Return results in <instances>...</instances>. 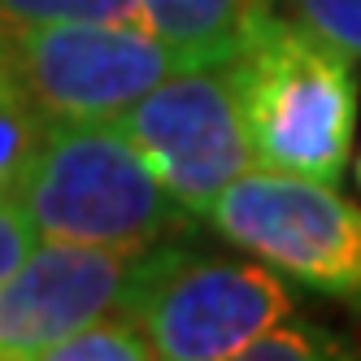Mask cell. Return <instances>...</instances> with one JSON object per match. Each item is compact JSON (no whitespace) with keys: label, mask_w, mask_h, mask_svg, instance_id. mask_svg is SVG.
<instances>
[{"label":"cell","mask_w":361,"mask_h":361,"mask_svg":"<svg viewBox=\"0 0 361 361\" xmlns=\"http://www.w3.org/2000/svg\"><path fill=\"white\" fill-rule=\"evenodd\" d=\"M257 166L335 183L353 157L361 57L288 9L257 0L226 61Z\"/></svg>","instance_id":"cell-1"},{"label":"cell","mask_w":361,"mask_h":361,"mask_svg":"<svg viewBox=\"0 0 361 361\" xmlns=\"http://www.w3.org/2000/svg\"><path fill=\"white\" fill-rule=\"evenodd\" d=\"M39 240L92 248H157L196 218L183 209L118 122H53L13 192Z\"/></svg>","instance_id":"cell-2"},{"label":"cell","mask_w":361,"mask_h":361,"mask_svg":"<svg viewBox=\"0 0 361 361\" xmlns=\"http://www.w3.org/2000/svg\"><path fill=\"white\" fill-rule=\"evenodd\" d=\"M292 314V288L274 266L166 240L148 252L126 318L144 326L161 361H231Z\"/></svg>","instance_id":"cell-3"},{"label":"cell","mask_w":361,"mask_h":361,"mask_svg":"<svg viewBox=\"0 0 361 361\" xmlns=\"http://www.w3.org/2000/svg\"><path fill=\"white\" fill-rule=\"evenodd\" d=\"M204 222L288 283L361 314V204L335 183L252 166L209 204Z\"/></svg>","instance_id":"cell-4"},{"label":"cell","mask_w":361,"mask_h":361,"mask_svg":"<svg viewBox=\"0 0 361 361\" xmlns=\"http://www.w3.org/2000/svg\"><path fill=\"white\" fill-rule=\"evenodd\" d=\"M0 48L48 122H118L183 70L144 22H0Z\"/></svg>","instance_id":"cell-5"},{"label":"cell","mask_w":361,"mask_h":361,"mask_svg":"<svg viewBox=\"0 0 361 361\" xmlns=\"http://www.w3.org/2000/svg\"><path fill=\"white\" fill-rule=\"evenodd\" d=\"M118 126L148 157L166 192L196 218L257 166L226 61L166 74L118 118Z\"/></svg>","instance_id":"cell-6"},{"label":"cell","mask_w":361,"mask_h":361,"mask_svg":"<svg viewBox=\"0 0 361 361\" xmlns=\"http://www.w3.org/2000/svg\"><path fill=\"white\" fill-rule=\"evenodd\" d=\"M148 252L39 240V248L0 283V361H35L44 348L135 305Z\"/></svg>","instance_id":"cell-7"},{"label":"cell","mask_w":361,"mask_h":361,"mask_svg":"<svg viewBox=\"0 0 361 361\" xmlns=\"http://www.w3.org/2000/svg\"><path fill=\"white\" fill-rule=\"evenodd\" d=\"M257 0H140V22L183 66L231 61Z\"/></svg>","instance_id":"cell-8"},{"label":"cell","mask_w":361,"mask_h":361,"mask_svg":"<svg viewBox=\"0 0 361 361\" xmlns=\"http://www.w3.org/2000/svg\"><path fill=\"white\" fill-rule=\"evenodd\" d=\"M48 126L53 122L35 109V100L18 83L5 48H0V196L18 192L22 174H27V166H31Z\"/></svg>","instance_id":"cell-9"},{"label":"cell","mask_w":361,"mask_h":361,"mask_svg":"<svg viewBox=\"0 0 361 361\" xmlns=\"http://www.w3.org/2000/svg\"><path fill=\"white\" fill-rule=\"evenodd\" d=\"M231 361H361V340L326 322H309L292 314Z\"/></svg>","instance_id":"cell-10"},{"label":"cell","mask_w":361,"mask_h":361,"mask_svg":"<svg viewBox=\"0 0 361 361\" xmlns=\"http://www.w3.org/2000/svg\"><path fill=\"white\" fill-rule=\"evenodd\" d=\"M35 361H161L135 318H105L44 348Z\"/></svg>","instance_id":"cell-11"},{"label":"cell","mask_w":361,"mask_h":361,"mask_svg":"<svg viewBox=\"0 0 361 361\" xmlns=\"http://www.w3.org/2000/svg\"><path fill=\"white\" fill-rule=\"evenodd\" d=\"M0 22H140V0H0Z\"/></svg>","instance_id":"cell-12"},{"label":"cell","mask_w":361,"mask_h":361,"mask_svg":"<svg viewBox=\"0 0 361 361\" xmlns=\"http://www.w3.org/2000/svg\"><path fill=\"white\" fill-rule=\"evenodd\" d=\"M288 13L361 57V0H283Z\"/></svg>","instance_id":"cell-13"},{"label":"cell","mask_w":361,"mask_h":361,"mask_svg":"<svg viewBox=\"0 0 361 361\" xmlns=\"http://www.w3.org/2000/svg\"><path fill=\"white\" fill-rule=\"evenodd\" d=\"M39 248V231L18 196H0V283Z\"/></svg>","instance_id":"cell-14"},{"label":"cell","mask_w":361,"mask_h":361,"mask_svg":"<svg viewBox=\"0 0 361 361\" xmlns=\"http://www.w3.org/2000/svg\"><path fill=\"white\" fill-rule=\"evenodd\" d=\"M357 183H361V157H357Z\"/></svg>","instance_id":"cell-15"}]
</instances>
